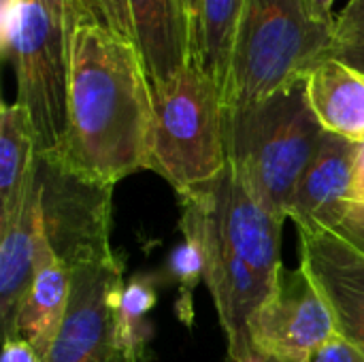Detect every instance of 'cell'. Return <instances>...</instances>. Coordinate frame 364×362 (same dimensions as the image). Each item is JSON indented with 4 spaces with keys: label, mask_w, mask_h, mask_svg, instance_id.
<instances>
[{
    "label": "cell",
    "mask_w": 364,
    "mask_h": 362,
    "mask_svg": "<svg viewBox=\"0 0 364 362\" xmlns=\"http://www.w3.org/2000/svg\"><path fill=\"white\" fill-rule=\"evenodd\" d=\"M64 21L70 85L66 143L58 158L77 175L115 186L149 171V77L136 45L109 26L94 0H66Z\"/></svg>",
    "instance_id": "obj_1"
},
{
    "label": "cell",
    "mask_w": 364,
    "mask_h": 362,
    "mask_svg": "<svg viewBox=\"0 0 364 362\" xmlns=\"http://www.w3.org/2000/svg\"><path fill=\"white\" fill-rule=\"evenodd\" d=\"M335 19L316 0H247L224 83V111L252 107L328 60Z\"/></svg>",
    "instance_id": "obj_2"
},
{
    "label": "cell",
    "mask_w": 364,
    "mask_h": 362,
    "mask_svg": "<svg viewBox=\"0 0 364 362\" xmlns=\"http://www.w3.org/2000/svg\"><path fill=\"white\" fill-rule=\"evenodd\" d=\"M224 113L230 166L262 207L288 220L301 177L324 137L305 77L252 107Z\"/></svg>",
    "instance_id": "obj_3"
},
{
    "label": "cell",
    "mask_w": 364,
    "mask_h": 362,
    "mask_svg": "<svg viewBox=\"0 0 364 362\" xmlns=\"http://www.w3.org/2000/svg\"><path fill=\"white\" fill-rule=\"evenodd\" d=\"M151 85L149 171L177 194L213 181L228 166L226 113L220 85L188 62Z\"/></svg>",
    "instance_id": "obj_4"
},
{
    "label": "cell",
    "mask_w": 364,
    "mask_h": 362,
    "mask_svg": "<svg viewBox=\"0 0 364 362\" xmlns=\"http://www.w3.org/2000/svg\"><path fill=\"white\" fill-rule=\"evenodd\" d=\"M0 49L13 64L15 102L32 119L38 156H62L70 85L64 6L49 0H2Z\"/></svg>",
    "instance_id": "obj_5"
},
{
    "label": "cell",
    "mask_w": 364,
    "mask_h": 362,
    "mask_svg": "<svg viewBox=\"0 0 364 362\" xmlns=\"http://www.w3.org/2000/svg\"><path fill=\"white\" fill-rule=\"evenodd\" d=\"M43 228L53 254L68 267L113 260V183L87 179L60 158L38 156Z\"/></svg>",
    "instance_id": "obj_6"
},
{
    "label": "cell",
    "mask_w": 364,
    "mask_h": 362,
    "mask_svg": "<svg viewBox=\"0 0 364 362\" xmlns=\"http://www.w3.org/2000/svg\"><path fill=\"white\" fill-rule=\"evenodd\" d=\"M70 299L45 362H130L119 341L124 260L70 269Z\"/></svg>",
    "instance_id": "obj_7"
},
{
    "label": "cell",
    "mask_w": 364,
    "mask_h": 362,
    "mask_svg": "<svg viewBox=\"0 0 364 362\" xmlns=\"http://www.w3.org/2000/svg\"><path fill=\"white\" fill-rule=\"evenodd\" d=\"M337 335L328 301L301 265L279 269L269 294L250 320L252 348L269 358L307 361Z\"/></svg>",
    "instance_id": "obj_8"
},
{
    "label": "cell",
    "mask_w": 364,
    "mask_h": 362,
    "mask_svg": "<svg viewBox=\"0 0 364 362\" xmlns=\"http://www.w3.org/2000/svg\"><path fill=\"white\" fill-rule=\"evenodd\" d=\"M301 267L328 301L337 331L364 354V254L335 230L296 226Z\"/></svg>",
    "instance_id": "obj_9"
},
{
    "label": "cell",
    "mask_w": 364,
    "mask_h": 362,
    "mask_svg": "<svg viewBox=\"0 0 364 362\" xmlns=\"http://www.w3.org/2000/svg\"><path fill=\"white\" fill-rule=\"evenodd\" d=\"M360 147L358 143L324 132L290 205V220L296 226L328 230L339 226L354 203Z\"/></svg>",
    "instance_id": "obj_10"
},
{
    "label": "cell",
    "mask_w": 364,
    "mask_h": 362,
    "mask_svg": "<svg viewBox=\"0 0 364 362\" xmlns=\"http://www.w3.org/2000/svg\"><path fill=\"white\" fill-rule=\"evenodd\" d=\"M43 241L41 181L36 175L19 213L0 228V324L4 339H19L17 318L32 284Z\"/></svg>",
    "instance_id": "obj_11"
},
{
    "label": "cell",
    "mask_w": 364,
    "mask_h": 362,
    "mask_svg": "<svg viewBox=\"0 0 364 362\" xmlns=\"http://www.w3.org/2000/svg\"><path fill=\"white\" fill-rule=\"evenodd\" d=\"M70 269L53 254L47 237L38 252L32 284L17 318V335L45 362L66 316L70 299Z\"/></svg>",
    "instance_id": "obj_12"
},
{
    "label": "cell",
    "mask_w": 364,
    "mask_h": 362,
    "mask_svg": "<svg viewBox=\"0 0 364 362\" xmlns=\"http://www.w3.org/2000/svg\"><path fill=\"white\" fill-rule=\"evenodd\" d=\"M311 111L324 132L364 145V75L333 58L305 75Z\"/></svg>",
    "instance_id": "obj_13"
},
{
    "label": "cell",
    "mask_w": 364,
    "mask_h": 362,
    "mask_svg": "<svg viewBox=\"0 0 364 362\" xmlns=\"http://www.w3.org/2000/svg\"><path fill=\"white\" fill-rule=\"evenodd\" d=\"M134 43L149 83H162L190 62L188 32L177 0H128Z\"/></svg>",
    "instance_id": "obj_14"
},
{
    "label": "cell",
    "mask_w": 364,
    "mask_h": 362,
    "mask_svg": "<svg viewBox=\"0 0 364 362\" xmlns=\"http://www.w3.org/2000/svg\"><path fill=\"white\" fill-rule=\"evenodd\" d=\"M36 132L28 111L19 102L0 109V228H4L26 203L36 177Z\"/></svg>",
    "instance_id": "obj_15"
},
{
    "label": "cell",
    "mask_w": 364,
    "mask_h": 362,
    "mask_svg": "<svg viewBox=\"0 0 364 362\" xmlns=\"http://www.w3.org/2000/svg\"><path fill=\"white\" fill-rule=\"evenodd\" d=\"M247 0H203L200 2V41L192 64L203 68L224 92L228 77L235 34Z\"/></svg>",
    "instance_id": "obj_16"
},
{
    "label": "cell",
    "mask_w": 364,
    "mask_h": 362,
    "mask_svg": "<svg viewBox=\"0 0 364 362\" xmlns=\"http://www.w3.org/2000/svg\"><path fill=\"white\" fill-rule=\"evenodd\" d=\"M156 303L158 288L151 275L132 277L124 286L119 303V341L130 362H149L151 358V324L147 322V314L156 307Z\"/></svg>",
    "instance_id": "obj_17"
},
{
    "label": "cell",
    "mask_w": 364,
    "mask_h": 362,
    "mask_svg": "<svg viewBox=\"0 0 364 362\" xmlns=\"http://www.w3.org/2000/svg\"><path fill=\"white\" fill-rule=\"evenodd\" d=\"M168 275L179 284V299H177V314L183 324H192V294L196 286L205 280V256L196 241L183 239L181 245H177L166 262Z\"/></svg>",
    "instance_id": "obj_18"
},
{
    "label": "cell",
    "mask_w": 364,
    "mask_h": 362,
    "mask_svg": "<svg viewBox=\"0 0 364 362\" xmlns=\"http://www.w3.org/2000/svg\"><path fill=\"white\" fill-rule=\"evenodd\" d=\"M328 58L364 75V0H350L335 19Z\"/></svg>",
    "instance_id": "obj_19"
},
{
    "label": "cell",
    "mask_w": 364,
    "mask_h": 362,
    "mask_svg": "<svg viewBox=\"0 0 364 362\" xmlns=\"http://www.w3.org/2000/svg\"><path fill=\"white\" fill-rule=\"evenodd\" d=\"M307 362H364V354L343 335H337L318 348Z\"/></svg>",
    "instance_id": "obj_20"
},
{
    "label": "cell",
    "mask_w": 364,
    "mask_h": 362,
    "mask_svg": "<svg viewBox=\"0 0 364 362\" xmlns=\"http://www.w3.org/2000/svg\"><path fill=\"white\" fill-rule=\"evenodd\" d=\"M94 2L98 4L100 13L105 15L109 26L115 32H119L124 38L134 43V26H132V17H130L128 0H94Z\"/></svg>",
    "instance_id": "obj_21"
},
{
    "label": "cell",
    "mask_w": 364,
    "mask_h": 362,
    "mask_svg": "<svg viewBox=\"0 0 364 362\" xmlns=\"http://www.w3.org/2000/svg\"><path fill=\"white\" fill-rule=\"evenodd\" d=\"M335 233L354 250L364 254V203H352Z\"/></svg>",
    "instance_id": "obj_22"
},
{
    "label": "cell",
    "mask_w": 364,
    "mask_h": 362,
    "mask_svg": "<svg viewBox=\"0 0 364 362\" xmlns=\"http://www.w3.org/2000/svg\"><path fill=\"white\" fill-rule=\"evenodd\" d=\"M179 11L188 32V47H190V62L196 58L198 41H200V2L203 0H177Z\"/></svg>",
    "instance_id": "obj_23"
},
{
    "label": "cell",
    "mask_w": 364,
    "mask_h": 362,
    "mask_svg": "<svg viewBox=\"0 0 364 362\" xmlns=\"http://www.w3.org/2000/svg\"><path fill=\"white\" fill-rule=\"evenodd\" d=\"M0 362H43L41 356L32 350L28 341L19 339H4Z\"/></svg>",
    "instance_id": "obj_24"
},
{
    "label": "cell",
    "mask_w": 364,
    "mask_h": 362,
    "mask_svg": "<svg viewBox=\"0 0 364 362\" xmlns=\"http://www.w3.org/2000/svg\"><path fill=\"white\" fill-rule=\"evenodd\" d=\"M354 203H364V145L360 147V158H358L356 188H354Z\"/></svg>",
    "instance_id": "obj_25"
},
{
    "label": "cell",
    "mask_w": 364,
    "mask_h": 362,
    "mask_svg": "<svg viewBox=\"0 0 364 362\" xmlns=\"http://www.w3.org/2000/svg\"><path fill=\"white\" fill-rule=\"evenodd\" d=\"M232 362H269V358H267L264 354H260V352L252 350L250 354H245V356H241V358H237V361H232Z\"/></svg>",
    "instance_id": "obj_26"
},
{
    "label": "cell",
    "mask_w": 364,
    "mask_h": 362,
    "mask_svg": "<svg viewBox=\"0 0 364 362\" xmlns=\"http://www.w3.org/2000/svg\"><path fill=\"white\" fill-rule=\"evenodd\" d=\"M318 2V6L322 9V13H326V15H331L333 17V6H335V0H316Z\"/></svg>",
    "instance_id": "obj_27"
},
{
    "label": "cell",
    "mask_w": 364,
    "mask_h": 362,
    "mask_svg": "<svg viewBox=\"0 0 364 362\" xmlns=\"http://www.w3.org/2000/svg\"><path fill=\"white\" fill-rule=\"evenodd\" d=\"M269 358V356H267ZM269 362H307V361H286V358H269Z\"/></svg>",
    "instance_id": "obj_28"
},
{
    "label": "cell",
    "mask_w": 364,
    "mask_h": 362,
    "mask_svg": "<svg viewBox=\"0 0 364 362\" xmlns=\"http://www.w3.org/2000/svg\"><path fill=\"white\" fill-rule=\"evenodd\" d=\"M49 2H55V4H62V6H64V2H66V0H49Z\"/></svg>",
    "instance_id": "obj_29"
}]
</instances>
